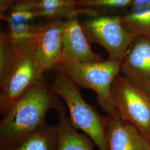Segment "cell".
<instances>
[{
    "instance_id": "3957f363",
    "label": "cell",
    "mask_w": 150,
    "mask_h": 150,
    "mask_svg": "<svg viewBox=\"0 0 150 150\" xmlns=\"http://www.w3.org/2000/svg\"><path fill=\"white\" fill-rule=\"evenodd\" d=\"M121 61L86 63L64 56L61 66L77 86L95 91L100 106L108 115L115 117L119 115L111 90L113 81L121 72Z\"/></svg>"
},
{
    "instance_id": "5bb4252c",
    "label": "cell",
    "mask_w": 150,
    "mask_h": 150,
    "mask_svg": "<svg viewBox=\"0 0 150 150\" xmlns=\"http://www.w3.org/2000/svg\"><path fill=\"white\" fill-rule=\"evenodd\" d=\"M58 126L43 124L15 144L0 150H56Z\"/></svg>"
},
{
    "instance_id": "ba28073f",
    "label": "cell",
    "mask_w": 150,
    "mask_h": 150,
    "mask_svg": "<svg viewBox=\"0 0 150 150\" xmlns=\"http://www.w3.org/2000/svg\"><path fill=\"white\" fill-rule=\"evenodd\" d=\"M64 21L54 20L43 23L38 36L35 51L36 65L42 73L57 69L64 57Z\"/></svg>"
},
{
    "instance_id": "30bf717a",
    "label": "cell",
    "mask_w": 150,
    "mask_h": 150,
    "mask_svg": "<svg viewBox=\"0 0 150 150\" xmlns=\"http://www.w3.org/2000/svg\"><path fill=\"white\" fill-rule=\"evenodd\" d=\"M105 136L108 150H150L149 139L119 116H106Z\"/></svg>"
},
{
    "instance_id": "e0dca14e",
    "label": "cell",
    "mask_w": 150,
    "mask_h": 150,
    "mask_svg": "<svg viewBox=\"0 0 150 150\" xmlns=\"http://www.w3.org/2000/svg\"><path fill=\"white\" fill-rule=\"evenodd\" d=\"M134 0H76V5L80 15H100V11L121 8L130 5Z\"/></svg>"
},
{
    "instance_id": "4fadbf2b",
    "label": "cell",
    "mask_w": 150,
    "mask_h": 150,
    "mask_svg": "<svg viewBox=\"0 0 150 150\" xmlns=\"http://www.w3.org/2000/svg\"><path fill=\"white\" fill-rule=\"evenodd\" d=\"M128 11L121 16L125 30L134 38L150 39V0H134Z\"/></svg>"
},
{
    "instance_id": "8fae6325",
    "label": "cell",
    "mask_w": 150,
    "mask_h": 150,
    "mask_svg": "<svg viewBox=\"0 0 150 150\" xmlns=\"http://www.w3.org/2000/svg\"><path fill=\"white\" fill-rule=\"evenodd\" d=\"M64 56L71 57L86 63L98 62L104 61L101 55L92 51L90 43L84 33L77 17L64 21Z\"/></svg>"
},
{
    "instance_id": "7c38bea8",
    "label": "cell",
    "mask_w": 150,
    "mask_h": 150,
    "mask_svg": "<svg viewBox=\"0 0 150 150\" xmlns=\"http://www.w3.org/2000/svg\"><path fill=\"white\" fill-rule=\"evenodd\" d=\"M56 111L59 118L56 150H93L94 142L87 134L79 133L73 127L64 105Z\"/></svg>"
},
{
    "instance_id": "52a82bcc",
    "label": "cell",
    "mask_w": 150,
    "mask_h": 150,
    "mask_svg": "<svg viewBox=\"0 0 150 150\" xmlns=\"http://www.w3.org/2000/svg\"><path fill=\"white\" fill-rule=\"evenodd\" d=\"M0 16L7 23L11 41L20 54L36 41L43 24L35 23L36 18L41 17L38 0Z\"/></svg>"
},
{
    "instance_id": "7a4b0ae2",
    "label": "cell",
    "mask_w": 150,
    "mask_h": 150,
    "mask_svg": "<svg viewBox=\"0 0 150 150\" xmlns=\"http://www.w3.org/2000/svg\"><path fill=\"white\" fill-rule=\"evenodd\" d=\"M51 88L64 99L69 110L70 122L75 129L83 131L100 150H108L105 136L106 116H102L81 96L77 86L59 66Z\"/></svg>"
},
{
    "instance_id": "9c48e42d",
    "label": "cell",
    "mask_w": 150,
    "mask_h": 150,
    "mask_svg": "<svg viewBox=\"0 0 150 150\" xmlns=\"http://www.w3.org/2000/svg\"><path fill=\"white\" fill-rule=\"evenodd\" d=\"M121 72L134 86L150 91V39L136 38L121 61Z\"/></svg>"
},
{
    "instance_id": "8992f818",
    "label": "cell",
    "mask_w": 150,
    "mask_h": 150,
    "mask_svg": "<svg viewBox=\"0 0 150 150\" xmlns=\"http://www.w3.org/2000/svg\"><path fill=\"white\" fill-rule=\"evenodd\" d=\"M37 40L21 54L14 69L0 84V112L2 117L19 97L44 78L35 59Z\"/></svg>"
},
{
    "instance_id": "ffe728a7",
    "label": "cell",
    "mask_w": 150,
    "mask_h": 150,
    "mask_svg": "<svg viewBox=\"0 0 150 150\" xmlns=\"http://www.w3.org/2000/svg\"></svg>"
},
{
    "instance_id": "2e32d148",
    "label": "cell",
    "mask_w": 150,
    "mask_h": 150,
    "mask_svg": "<svg viewBox=\"0 0 150 150\" xmlns=\"http://www.w3.org/2000/svg\"><path fill=\"white\" fill-rule=\"evenodd\" d=\"M21 54L16 50L7 31L0 33V84L2 83L17 64Z\"/></svg>"
},
{
    "instance_id": "277c9868",
    "label": "cell",
    "mask_w": 150,
    "mask_h": 150,
    "mask_svg": "<svg viewBox=\"0 0 150 150\" xmlns=\"http://www.w3.org/2000/svg\"><path fill=\"white\" fill-rule=\"evenodd\" d=\"M111 96L120 117L134 126L150 140V97L123 75L116 77Z\"/></svg>"
},
{
    "instance_id": "5b68a950",
    "label": "cell",
    "mask_w": 150,
    "mask_h": 150,
    "mask_svg": "<svg viewBox=\"0 0 150 150\" xmlns=\"http://www.w3.org/2000/svg\"><path fill=\"white\" fill-rule=\"evenodd\" d=\"M80 23L89 42L102 46L110 60L122 59L135 38L123 27L121 16H92Z\"/></svg>"
},
{
    "instance_id": "9a60e30c",
    "label": "cell",
    "mask_w": 150,
    "mask_h": 150,
    "mask_svg": "<svg viewBox=\"0 0 150 150\" xmlns=\"http://www.w3.org/2000/svg\"><path fill=\"white\" fill-rule=\"evenodd\" d=\"M76 0H38V10L41 18L48 21L69 19L78 17Z\"/></svg>"
},
{
    "instance_id": "6da1fadb",
    "label": "cell",
    "mask_w": 150,
    "mask_h": 150,
    "mask_svg": "<svg viewBox=\"0 0 150 150\" xmlns=\"http://www.w3.org/2000/svg\"><path fill=\"white\" fill-rule=\"evenodd\" d=\"M62 102L45 79L19 97L0 122V149L14 145L46 123L48 111Z\"/></svg>"
},
{
    "instance_id": "d6986e66",
    "label": "cell",
    "mask_w": 150,
    "mask_h": 150,
    "mask_svg": "<svg viewBox=\"0 0 150 150\" xmlns=\"http://www.w3.org/2000/svg\"><path fill=\"white\" fill-rule=\"evenodd\" d=\"M148 94H149V96H150V91L148 93Z\"/></svg>"
},
{
    "instance_id": "ac0fdd59",
    "label": "cell",
    "mask_w": 150,
    "mask_h": 150,
    "mask_svg": "<svg viewBox=\"0 0 150 150\" xmlns=\"http://www.w3.org/2000/svg\"><path fill=\"white\" fill-rule=\"evenodd\" d=\"M34 1L35 0H0V15H6Z\"/></svg>"
}]
</instances>
